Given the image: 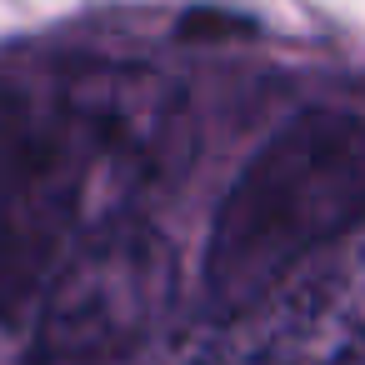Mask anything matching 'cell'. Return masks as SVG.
Wrapping results in <instances>:
<instances>
[{
    "label": "cell",
    "mask_w": 365,
    "mask_h": 365,
    "mask_svg": "<svg viewBox=\"0 0 365 365\" xmlns=\"http://www.w3.org/2000/svg\"><path fill=\"white\" fill-rule=\"evenodd\" d=\"M180 120V91L145 66L76 71L21 110L0 175V320H36L51 280L135 215Z\"/></svg>",
    "instance_id": "obj_1"
},
{
    "label": "cell",
    "mask_w": 365,
    "mask_h": 365,
    "mask_svg": "<svg viewBox=\"0 0 365 365\" xmlns=\"http://www.w3.org/2000/svg\"><path fill=\"white\" fill-rule=\"evenodd\" d=\"M365 220V115L310 106L290 115L230 180L200 280L210 315L250 310Z\"/></svg>",
    "instance_id": "obj_2"
},
{
    "label": "cell",
    "mask_w": 365,
    "mask_h": 365,
    "mask_svg": "<svg viewBox=\"0 0 365 365\" xmlns=\"http://www.w3.org/2000/svg\"><path fill=\"white\" fill-rule=\"evenodd\" d=\"M175 280V245L140 215L120 220L51 280L21 365H150Z\"/></svg>",
    "instance_id": "obj_3"
},
{
    "label": "cell",
    "mask_w": 365,
    "mask_h": 365,
    "mask_svg": "<svg viewBox=\"0 0 365 365\" xmlns=\"http://www.w3.org/2000/svg\"><path fill=\"white\" fill-rule=\"evenodd\" d=\"M150 365H365V255L305 270L250 310L205 315Z\"/></svg>",
    "instance_id": "obj_4"
},
{
    "label": "cell",
    "mask_w": 365,
    "mask_h": 365,
    "mask_svg": "<svg viewBox=\"0 0 365 365\" xmlns=\"http://www.w3.org/2000/svg\"><path fill=\"white\" fill-rule=\"evenodd\" d=\"M16 125H21V106L0 96V175H6V155H11V140H16Z\"/></svg>",
    "instance_id": "obj_5"
}]
</instances>
